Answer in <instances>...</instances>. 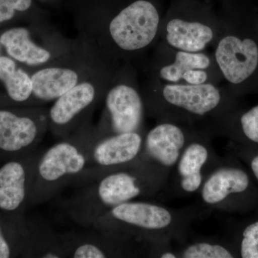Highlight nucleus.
<instances>
[{
  "label": "nucleus",
  "mask_w": 258,
  "mask_h": 258,
  "mask_svg": "<svg viewBox=\"0 0 258 258\" xmlns=\"http://www.w3.org/2000/svg\"><path fill=\"white\" fill-rule=\"evenodd\" d=\"M167 4L168 0H106L78 13V37L107 60L133 63L160 40Z\"/></svg>",
  "instance_id": "nucleus-1"
},
{
  "label": "nucleus",
  "mask_w": 258,
  "mask_h": 258,
  "mask_svg": "<svg viewBox=\"0 0 258 258\" xmlns=\"http://www.w3.org/2000/svg\"><path fill=\"white\" fill-rule=\"evenodd\" d=\"M208 210L200 205L172 209L152 202L133 200L106 212L91 228L143 244L149 249V257L164 258L174 250L171 242L183 243L189 235L191 224Z\"/></svg>",
  "instance_id": "nucleus-2"
},
{
  "label": "nucleus",
  "mask_w": 258,
  "mask_h": 258,
  "mask_svg": "<svg viewBox=\"0 0 258 258\" xmlns=\"http://www.w3.org/2000/svg\"><path fill=\"white\" fill-rule=\"evenodd\" d=\"M168 180L140 157L132 164L118 168L83 183L62 203L68 217L81 227L93 223L120 204L149 198L166 187Z\"/></svg>",
  "instance_id": "nucleus-3"
},
{
  "label": "nucleus",
  "mask_w": 258,
  "mask_h": 258,
  "mask_svg": "<svg viewBox=\"0 0 258 258\" xmlns=\"http://www.w3.org/2000/svg\"><path fill=\"white\" fill-rule=\"evenodd\" d=\"M146 113L157 121L205 128L238 109L226 85L173 84L147 79L142 86Z\"/></svg>",
  "instance_id": "nucleus-4"
},
{
  "label": "nucleus",
  "mask_w": 258,
  "mask_h": 258,
  "mask_svg": "<svg viewBox=\"0 0 258 258\" xmlns=\"http://www.w3.org/2000/svg\"><path fill=\"white\" fill-rule=\"evenodd\" d=\"M219 14L221 30L212 54L223 82L239 98L258 93L257 13L223 0Z\"/></svg>",
  "instance_id": "nucleus-5"
},
{
  "label": "nucleus",
  "mask_w": 258,
  "mask_h": 258,
  "mask_svg": "<svg viewBox=\"0 0 258 258\" xmlns=\"http://www.w3.org/2000/svg\"><path fill=\"white\" fill-rule=\"evenodd\" d=\"M98 138L96 125L90 120L42 152L29 203L40 205L50 201L82 175Z\"/></svg>",
  "instance_id": "nucleus-6"
},
{
  "label": "nucleus",
  "mask_w": 258,
  "mask_h": 258,
  "mask_svg": "<svg viewBox=\"0 0 258 258\" xmlns=\"http://www.w3.org/2000/svg\"><path fill=\"white\" fill-rule=\"evenodd\" d=\"M221 30L219 12L207 0H168L160 40L189 52L213 47Z\"/></svg>",
  "instance_id": "nucleus-7"
},
{
  "label": "nucleus",
  "mask_w": 258,
  "mask_h": 258,
  "mask_svg": "<svg viewBox=\"0 0 258 258\" xmlns=\"http://www.w3.org/2000/svg\"><path fill=\"white\" fill-rule=\"evenodd\" d=\"M103 103L101 118L96 125L99 138L113 134L147 132L142 86L132 62L118 66Z\"/></svg>",
  "instance_id": "nucleus-8"
},
{
  "label": "nucleus",
  "mask_w": 258,
  "mask_h": 258,
  "mask_svg": "<svg viewBox=\"0 0 258 258\" xmlns=\"http://www.w3.org/2000/svg\"><path fill=\"white\" fill-rule=\"evenodd\" d=\"M111 63L116 62L107 60L87 42L76 37V45L70 53L30 72L31 106H45L49 102L55 101L81 81Z\"/></svg>",
  "instance_id": "nucleus-9"
},
{
  "label": "nucleus",
  "mask_w": 258,
  "mask_h": 258,
  "mask_svg": "<svg viewBox=\"0 0 258 258\" xmlns=\"http://www.w3.org/2000/svg\"><path fill=\"white\" fill-rule=\"evenodd\" d=\"M0 43L7 55L30 73L68 55L76 39L68 38L43 20L5 29L0 32Z\"/></svg>",
  "instance_id": "nucleus-10"
},
{
  "label": "nucleus",
  "mask_w": 258,
  "mask_h": 258,
  "mask_svg": "<svg viewBox=\"0 0 258 258\" xmlns=\"http://www.w3.org/2000/svg\"><path fill=\"white\" fill-rule=\"evenodd\" d=\"M120 64H107L57 98L48 109V131L56 138L69 137L91 120Z\"/></svg>",
  "instance_id": "nucleus-11"
},
{
  "label": "nucleus",
  "mask_w": 258,
  "mask_h": 258,
  "mask_svg": "<svg viewBox=\"0 0 258 258\" xmlns=\"http://www.w3.org/2000/svg\"><path fill=\"white\" fill-rule=\"evenodd\" d=\"M147 79L173 84L220 85L223 79L213 54L189 52L159 40L147 66Z\"/></svg>",
  "instance_id": "nucleus-12"
},
{
  "label": "nucleus",
  "mask_w": 258,
  "mask_h": 258,
  "mask_svg": "<svg viewBox=\"0 0 258 258\" xmlns=\"http://www.w3.org/2000/svg\"><path fill=\"white\" fill-rule=\"evenodd\" d=\"M146 132L139 157L155 168L169 181L180 156L202 128L168 121H157Z\"/></svg>",
  "instance_id": "nucleus-13"
},
{
  "label": "nucleus",
  "mask_w": 258,
  "mask_h": 258,
  "mask_svg": "<svg viewBox=\"0 0 258 258\" xmlns=\"http://www.w3.org/2000/svg\"><path fill=\"white\" fill-rule=\"evenodd\" d=\"M48 128V108L44 106L21 111L0 109V151L34 152Z\"/></svg>",
  "instance_id": "nucleus-14"
},
{
  "label": "nucleus",
  "mask_w": 258,
  "mask_h": 258,
  "mask_svg": "<svg viewBox=\"0 0 258 258\" xmlns=\"http://www.w3.org/2000/svg\"><path fill=\"white\" fill-rule=\"evenodd\" d=\"M145 134L131 132L98 137L90 152L86 171L70 186H79L108 171L132 164L142 153Z\"/></svg>",
  "instance_id": "nucleus-15"
},
{
  "label": "nucleus",
  "mask_w": 258,
  "mask_h": 258,
  "mask_svg": "<svg viewBox=\"0 0 258 258\" xmlns=\"http://www.w3.org/2000/svg\"><path fill=\"white\" fill-rule=\"evenodd\" d=\"M213 138L202 128L185 147L170 176L176 196L198 194L206 176L221 159L212 144Z\"/></svg>",
  "instance_id": "nucleus-16"
},
{
  "label": "nucleus",
  "mask_w": 258,
  "mask_h": 258,
  "mask_svg": "<svg viewBox=\"0 0 258 258\" xmlns=\"http://www.w3.org/2000/svg\"><path fill=\"white\" fill-rule=\"evenodd\" d=\"M250 187L248 174L229 157L221 158L199 190L200 205L207 210H232L239 198L248 193Z\"/></svg>",
  "instance_id": "nucleus-17"
},
{
  "label": "nucleus",
  "mask_w": 258,
  "mask_h": 258,
  "mask_svg": "<svg viewBox=\"0 0 258 258\" xmlns=\"http://www.w3.org/2000/svg\"><path fill=\"white\" fill-rule=\"evenodd\" d=\"M87 233L62 234L66 257L105 258L147 255L143 244L106 235L96 230Z\"/></svg>",
  "instance_id": "nucleus-18"
},
{
  "label": "nucleus",
  "mask_w": 258,
  "mask_h": 258,
  "mask_svg": "<svg viewBox=\"0 0 258 258\" xmlns=\"http://www.w3.org/2000/svg\"><path fill=\"white\" fill-rule=\"evenodd\" d=\"M42 151H34L25 161H11L0 168V209L13 212L30 198Z\"/></svg>",
  "instance_id": "nucleus-19"
},
{
  "label": "nucleus",
  "mask_w": 258,
  "mask_h": 258,
  "mask_svg": "<svg viewBox=\"0 0 258 258\" xmlns=\"http://www.w3.org/2000/svg\"><path fill=\"white\" fill-rule=\"evenodd\" d=\"M212 137H228L258 145V104L246 111L238 109L205 127Z\"/></svg>",
  "instance_id": "nucleus-20"
},
{
  "label": "nucleus",
  "mask_w": 258,
  "mask_h": 258,
  "mask_svg": "<svg viewBox=\"0 0 258 258\" xmlns=\"http://www.w3.org/2000/svg\"><path fill=\"white\" fill-rule=\"evenodd\" d=\"M0 85L10 101L31 106V74L7 55H0Z\"/></svg>",
  "instance_id": "nucleus-21"
},
{
  "label": "nucleus",
  "mask_w": 258,
  "mask_h": 258,
  "mask_svg": "<svg viewBox=\"0 0 258 258\" xmlns=\"http://www.w3.org/2000/svg\"><path fill=\"white\" fill-rule=\"evenodd\" d=\"M28 249L32 257H67L62 234L57 233L49 226L40 222L30 230Z\"/></svg>",
  "instance_id": "nucleus-22"
},
{
  "label": "nucleus",
  "mask_w": 258,
  "mask_h": 258,
  "mask_svg": "<svg viewBox=\"0 0 258 258\" xmlns=\"http://www.w3.org/2000/svg\"><path fill=\"white\" fill-rule=\"evenodd\" d=\"M176 249L178 258H233L237 257L228 244L218 238H196L184 241Z\"/></svg>",
  "instance_id": "nucleus-23"
},
{
  "label": "nucleus",
  "mask_w": 258,
  "mask_h": 258,
  "mask_svg": "<svg viewBox=\"0 0 258 258\" xmlns=\"http://www.w3.org/2000/svg\"><path fill=\"white\" fill-rule=\"evenodd\" d=\"M32 0H0V26L8 25L10 22L26 15L32 21L37 19L30 15Z\"/></svg>",
  "instance_id": "nucleus-24"
},
{
  "label": "nucleus",
  "mask_w": 258,
  "mask_h": 258,
  "mask_svg": "<svg viewBox=\"0 0 258 258\" xmlns=\"http://www.w3.org/2000/svg\"><path fill=\"white\" fill-rule=\"evenodd\" d=\"M239 254L242 258H258V220L248 224L242 230Z\"/></svg>",
  "instance_id": "nucleus-25"
},
{
  "label": "nucleus",
  "mask_w": 258,
  "mask_h": 258,
  "mask_svg": "<svg viewBox=\"0 0 258 258\" xmlns=\"http://www.w3.org/2000/svg\"><path fill=\"white\" fill-rule=\"evenodd\" d=\"M12 249L10 244L4 235L3 228L0 225V258L11 257Z\"/></svg>",
  "instance_id": "nucleus-26"
},
{
  "label": "nucleus",
  "mask_w": 258,
  "mask_h": 258,
  "mask_svg": "<svg viewBox=\"0 0 258 258\" xmlns=\"http://www.w3.org/2000/svg\"><path fill=\"white\" fill-rule=\"evenodd\" d=\"M249 166L252 174L258 181V152L251 157L249 160Z\"/></svg>",
  "instance_id": "nucleus-27"
},
{
  "label": "nucleus",
  "mask_w": 258,
  "mask_h": 258,
  "mask_svg": "<svg viewBox=\"0 0 258 258\" xmlns=\"http://www.w3.org/2000/svg\"><path fill=\"white\" fill-rule=\"evenodd\" d=\"M256 23H257V27L258 28V13H257V16H256Z\"/></svg>",
  "instance_id": "nucleus-28"
},
{
  "label": "nucleus",
  "mask_w": 258,
  "mask_h": 258,
  "mask_svg": "<svg viewBox=\"0 0 258 258\" xmlns=\"http://www.w3.org/2000/svg\"><path fill=\"white\" fill-rule=\"evenodd\" d=\"M2 49H3V47H2L1 43H0V55H2V54H1V52H2Z\"/></svg>",
  "instance_id": "nucleus-29"
},
{
  "label": "nucleus",
  "mask_w": 258,
  "mask_h": 258,
  "mask_svg": "<svg viewBox=\"0 0 258 258\" xmlns=\"http://www.w3.org/2000/svg\"><path fill=\"white\" fill-rule=\"evenodd\" d=\"M207 1H210V0H207Z\"/></svg>",
  "instance_id": "nucleus-30"
}]
</instances>
